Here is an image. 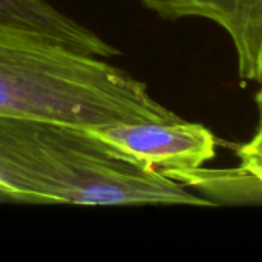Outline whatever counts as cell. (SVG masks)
<instances>
[{
  "mask_svg": "<svg viewBox=\"0 0 262 262\" xmlns=\"http://www.w3.org/2000/svg\"><path fill=\"white\" fill-rule=\"evenodd\" d=\"M0 195L86 206H215L120 154L94 129L3 115Z\"/></svg>",
  "mask_w": 262,
  "mask_h": 262,
  "instance_id": "cell-1",
  "label": "cell"
},
{
  "mask_svg": "<svg viewBox=\"0 0 262 262\" xmlns=\"http://www.w3.org/2000/svg\"><path fill=\"white\" fill-rule=\"evenodd\" d=\"M0 115L88 129L169 123L178 114L106 58L0 26Z\"/></svg>",
  "mask_w": 262,
  "mask_h": 262,
  "instance_id": "cell-2",
  "label": "cell"
},
{
  "mask_svg": "<svg viewBox=\"0 0 262 262\" xmlns=\"http://www.w3.org/2000/svg\"><path fill=\"white\" fill-rule=\"evenodd\" d=\"M94 130L120 154L172 180L204 167L216 155L213 134L183 117L169 123Z\"/></svg>",
  "mask_w": 262,
  "mask_h": 262,
  "instance_id": "cell-3",
  "label": "cell"
},
{
  "mask_svg": "<svg viewBox=\"0 0 262 262\" xmlns=\"http://www.w3.org/2000/svg\"><path fill=\"white\" fill-rule=\"evenodd\" d=\"M166 20L201 18L220 26L230 38L238 75L262 86V0H140Z\"/></svg>",
  "mask_w": 262,
  "mask_h": 262,
  "instance_id": "cell-4",
  "label": "cell"
},
{
  "mask_svg": "<svg viewBox=\"0 0 262 262\" xmlns=\"http://www.w3.org/2000/svg\"><path fill=\"white\" fill-rule=\"evenodd\" d=\"M0 26L31 34L84 55L107 60L120 54L115 46L46 0H0Z\"/></svg>",
  "mask_w": 262,
  "mask_h": 262,
  "instance_id": "cell-5",
  "label": "cell"
},
{
  "mask_svg": "<svg viewBox=\"0 0 262 262\" xmlns=\"http://www.w3.org/2000/svg\"><path fill=\"white\" fill-rule=\"evenodd\" d=\"M255 101H256V107H258V127H256V130L262 132V86H259V91L256 92Z\"/></svg>",
  "mask_w": 262,
  "mask_h": 262,
  "instance_id": "cell-6",
  "label": "cell"
}]
</instances>
